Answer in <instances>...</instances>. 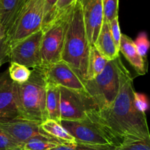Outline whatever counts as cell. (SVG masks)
Instances as JSON below:
<instances>
[{
  "label": "cell",
  "mask_w": 150,
  "mask_h": 150,
  "mask_svg": "<svg viewBox=\"0 0 150 150\" xmlns=\"http://www.w3.org/2000/svg\"><path fill=\"white\" fill-rule=\"evenodd\" d=\"M94 45L108 61L116 59L119 57V50L118 49L111 35L109 23L103 22L101 30Z\"/></svg>",
  "instance_id": "15"
},
{
  "label": "cell",
  "mask_w": 150,
  "mask_h": 150,
  "mask_svg": "<svg viewBox=\"0 0 150 150\" xmlns=\"http://www.w3.org/2000/svg\"><path fill=\"white\" fill-rule=\"evenodd\" d=\"M16 147L21 146L11 138L9 137L5 133L0 130V150H7Z\"/></svg>",
  "instance_id": "28"
},
{
  "label": "cell",
  "mask_w": 150,
  "mask_h": 150,
  "mask_svg": "<svg viewBox=\"0 0 150 150\" xmlns=\"http://www.w3.org/2000/svg\"><path fill=\"white\" fill-rule=\"evenodd\" d=\"M116 150H150V138L124 142Z\"/></svg>",
  "instance_id": "26"
},
{
  "label": "cell",
  "mask_w": 150,
  "mask_h": 150,
  "mask_svg": "<svg viewBox=\"0 0 150 150\" xmlns=\"http://www.w3.org/2000/svg\"><path fill=\"white\" fill-rule=\"evenodd\" d=\"M43 30H40L22 40L10 48L9 62L22 64L28 68L41 67V47Z\"/></svg>",
  "instance_id": "9"
},
{
  "label": "cell",
  "mask_w": 150,
  "mask_h": 150,
  "mask_svg": "<svg viewBox=\"0 0 150 150\" xmlns=\"http://www.w3.org/2000/svg\"><path fill=\"white\" fill-rule=\"evenodd\" d=\"M20 119L16 83L8 70L0 74V121Z\"/></svg>",
  "instance_id": "12"
},
{
  "label": "cell",
  "mask_w": 150,
  "mask_h": 150,
  "mask_svg": "<svg viewBox=\"0 0 150 150\" xmlns=\"http://www.w3.org/2000/svg\"><path fill=\"white\" fill-rule=\"evenodd\" d=\"M104 23H109L119 17V0H102Z\"/></svg>",
  "instance_id": "22"
},
{
  "label": "cell",
  "mask_w": 150,
  "mask_h": 150,
  "mask_svg": "<svg viewBox=\"0 0 150 150\" xmlns=\"http://www.w3.org/2000/svg\"><path fill=\"white\" fill-rule=\"evenodd\" d=\"M75 1H76V0H58V1L57 3V5H56V11L54 18L57 16H59L61 13H63V12L66 11L67 9H69Z\"/></svg>",
  "instance_id": "30"
},
{
  "label": "cell",
  "mask_w": 150,
  "mask_h": 150,
  "mask_svg": "<svg viewBox=\"0 0 150 150\" xmlns=\"http://www.w3.org/2000/svg\"><path fill=\"white\" fill-rule=\"evenodd\" d=\"M134 43L140 55L143 58L146 59L147 53L150 48V41L147 34L145 32H140L136 39L134 40Z\"/></svg>",
  "instance_id": "25"
},
{
  "label": "cell",
  "mask_w": 150,
  "mask_h": 150,
  "mask_svg": "<svg viewBox=\"0 0 150 150\" xmlns=\"http://www.w3.org/2000/svg\"><path fill=\"white\" fill-rule=\"evenodd\" d=\"M41 124L40 122L23 119L3 120L0 121V130L21 147L25 143L35 138H52L41 129Z\"/></svg>",
  "instance_id": "10"
},
{
  "label": "cell",
  "mask_w": 150,
  "mask_h": 150,
  "mask_svg": "<svg viewBox=\"0 0 150 150\" xmlns=\"http://www.w3.org/2000/svg\"><path fill=\"white\" fill-rule=\"evenodd\" d=\"M9 51H10V45L6 38L2 42H0V59H6L9 62Z\"/></svg>",
  "instance_id": "31"
},
{
  "label": "cell",
  "mask_w": 150,
  "mask_h": 150,
  "mask_svg": "<svg viewBox=\"0 0 150 150\" xmlns=\"http://www.w3.org/2000/svg\"><path fill=\"white\" fill-rule=\"evenodd\" d=\"M135 104L137 108L143 113H145L149 107V103L146 96L143 94L137 93L136 92L135 93Z\"/></svg>",
  "instance_id": "29"
},
{
  "label": "cell",
  "mask_w": 150,
  "mask_h": 150,
  "mask_svg": "<svg viewBox=\"0 0 150 150\" xmlns=\"http://www.w3.org/2000/svg\"><path fill=\"white\" fill-rule=\"evenodd\" d=\"M45 0H26L7 32L10 48L32 34L42 30Z\"/></svg>",
  "instance_id": "6"
},
{
  "label": "cell",
  "mask_w": 150,
  "mask_h": 150,
  "mask_svg": "<svg viewBox=\"0 0 150 150\" xmlns=\"http://www.w3.org/2000/svg\"><path fill=\"white\" fill-rule=\"evenodd\" d=\"M71 7L57 16L51 24L43 30L44 35L41 47V67H46L61 60Z\"/></svg>",
  "instance_id": "7"
},
{
  "label": "cell",
  "mask_w": 150,
  "mask_h": 150,
  "mask_svg": "<svg viewBox=\"0 0 150 150\" xmlns=\"http://www.w3.org/2000/svg\"><path fill=\"white\" fill-rule=\"evenodd\" d=\"M121 63L120 57L108 61L103 71L98 76L83 82L86 92L94 100L98 111L108 108L118 95Z\"/></svg>",
  "instance_id": "5"
},
{
  "label": "cell",
  "mask_w": 150,
  "mask_h": 150,
  "mask_svg": "<svg viewBox=\"0 0 150 150\" xmlns=\"http://www.w3.org/2000/svg\"><path fill=\"white\" fill-rule=\"evenodd\" d=\"M63 145L60 142L50 137H38L25 143L21 148L25 150H50Z\"/></svg>",
  "instance_id": "20"
},
{
  "label": "cell",
  "mask_w": 150,
  "mask_h": 150,
  "mask_svg": "<svg viewBox=\"0 0 150 150\" xmlns=\"http://www.w3.org/2000/svg\"><path fill=\"white\" fill-rule=\"evenodd\" d=\"M26 0H0V23L9 30Z\"/></svg>",
  "instance_id": "16"
},
{
  "label": "cell",
  "mask_w": 150,
  "mask_h": 150,
  "mask_svg": "<svg viewBox=\"0 0 150 150\" xmlns=\"http://www.w3.org/2000/svg\"><path fill=\"white\" fill-rule=\"evenodd\" d=\"M57 1L58 0H45L42 30L46 29L54 21Z\"/></svg>",
  "instance_id": "24"
},
{
  "label": "cell",
  "mask_w": 150,
  "mask_h": 150,
  "mask_svg": "<svg viewBox=\"0 0 150 150\" xmlns=\"http://www.w3.org/2000/svg\"><path fill=\"white\" fill-rule=\"evenodd\" d=\"M107 62L108 60L106 59L99 52L94 45H91L90 48L89 57H88L86 80L93 79L98 76L103 71Z\"/></svg>",
  "instance_id": "19"
},
{
  "label": "cell",
  "mask_w": 150,
  "mask_h": 150,
  "mask_svg": "<svg viewBox=\"0 0 150 150\" xmlns=\"http://www.w3.org/2000/svg\"><path fill=\"white\" fill-rule=\"evenodd\" d=\"M61 121L83 120L92 111H98L93 98L87 92L60 86Z\"/></svg>",
  "instance_id": "8"
},
{
  "label": "cell",
  "mask_w": 150,
  "mask_h": 150,
  "mask_svg": "<svg viewBox=\"0 0 150 150\" xmlns=\"http://www.w3.org/2000/svg\"><path fill=\"white\" fill-rule=\"evenodd\" d=\"M47 81L41 67L32 70L24 83H16L20 119L42 123L48 120L46 111Z\"/></svg>",
  "instance_id": "3"
},
{
  "label": "cell",
  "mask_w": 150,
  "mask_h": 150,
  "mask_svg": "<svg viewBox=\"0 0 150 150\" xmlns=\"http://www.w3.org/2000/svg\"><path fill=\"white\" fill-rule=\"evenodd\" d=\"M7 62H8V61H7V60H6V59H0V67H1V66L4 63Z\"/></svg>",
  "instance_id": "33"
},
{
  "label": "cell",
  "mask_w": 150,
  "mask_h": 150,
  "mask_svg": "<svg viewBox=\"0 0 150 150\" xmlns=\"http://www.w3.org/2000/svg\"><path fill=\"white\" fill-rule=\"evenodd\" d=\"M7 150H25V149H24L23 148H21V147H16V148H13V149H7Z\"/></svg>",
  "instance_id": "34"
},
{
  "label": "cell",
  "mask_w": 150,
  "mask_h": 150,
  "mask_svg": "<svg viewBox=\"0 0 150 150\" xmlns=\"http://www.w3.org/2000/svg\"><path fill=\"white\" fill-rule=\"evenodd\" d=\"M119 52L123 54L138 76H144L147 73L148 64L146 59L143 58L140 55L134 40L124 34L121 35Z\"/></svg>",
  "instance_id": "14"
},
{
  "label": "cell",
  "mask_w": 150,
  "mask_h": 150,
  "mask_svg": "<svg viewBox=\"0 0 150 150\" xmlns=\"http://www.w3.org/2000/svg\"><path fill=\"white\" fill-rule=\"evenodd\" d=\"M109 26H110V30L111 32V35L113 36L114 42L117 46L118 49L120 48L121 43V35L120 30V26H119V17H116V18L113 19V21L109 23Z\"/></svg>",
  "instance_id": "27"
},
{
  "label": "cell",
  "mask_w": 150,
  "mask_h": 150,
  "mask_svg": "<svg viewBox=\"0 0 150 150\" xmlns=\"http://www.w3.org/2000/svg\"><path fill=\"white\" fill-rule=\"evenodd\" d=\"M91 46L87 37L81 5L76 0L69 11L61 60L71 67L82 82L86 80Z\"/></svg>",
  "instance_id": "2"
},
{
  "label": "cell",
  "mask_w": 150,
  "mask_h": 150,
  "mask_svg": "<svg viewBox=\"0 0 150 150\" xmlns=\"http://www.w3.org/2000/svg\"><path fill=\"white\" fill-rule=\"evenodd\" d=\"M6 38H7V31L5 28L2 26V24L0 23V42H2Z\"/></svg>",
  "instance_id": "32"
},
{
  "label": "cell",
  "mask_w": 150,
  "mask_h": 150,
  "mask_svg": "<svg viewBox=\"0 0 150 150\" xmlns=\"http://www.w3.org/2000/svg\"><path fill=\"white\" fill-rule=\"evenodd\" d=\"M81 5L87 37L94 45L104 22L102 0H77Z\"/></svg>",
  "instance_id": "13"
},
{
  "label": "cell",
  "mask_w": 150,
  "mask_h": 150,
  "mask_svg": "<svg viewBox=\"0 0 150 150\" xmlns=\"http://www.w3.org/2000/svg\"><path fill=\"white\" fill-rule=\"evenodd\" d=\"M46 111L48 120L61 122L60 86L48 83L46 86Z\"/></svg>",
  "instance_id": "18"
},
{
  "label": "cell",
  "mask_w": 150,
  "mask_h": 150,
  "mask_svg": "<svg viewBox=\"0 0 150 150\" xmlns=\"http://www.w3.org/2000/svg\"><path fill=\"white\" fill-rule=\"evenodd\" d=\"M41 67L44 69L48 83L72 90L86 92L85 85L80 78L72 70L71 67L63 60L46 67Z\"/></svg>",
  "instance_id": "11"
},
{
  "label": "cell",
  "mask_w": 150,
  "mask_h": 150,
  "mask_svg": "<svg viewBox=\"0 0 150 150\" xmlns=\"http://www.w3.org/2000/svg\"><path fill=\"white\" fill-rule=\"evenodd\" d=\"M61 125L74 138L76 143L94 146H113L119 147V140L99 118L96 111L86 118L76 121H61Z\"/></svg>",
  "instance_id": "4"
},
{
  "label": "cell",
  "mask_w": 150,
  "mask_h": 150,
  "mask_svg": "<svg viewBox=\"0 0 150 150\" xmlns=\"http://www.w3.org/2000/svg\"><path fill=\"white\" fill-rule=\"evenodd\" d=\"M135 93L133 77L121 63L118 95L108 108L96 111L103 124L123 144L150 138L146 113L137 108Z\"/></svg>",
  "instance_id": "1"
},
{
  "label": "cell",
  "mask_w": 150,
  "mask_h": 150,
  "mask_svg": "<svg viewBox=\"0 0 150 150\" xmlns=\"http://www.w3.org/2000/svg\"><path fill=\"white\" fill-rule=\"evenodd\" d=\"M117 146H94L75 143L70 145H60L50 150H116Z\"/></svg>",
  "instance_id": "23"
},
{
  "label": "cell",
  "mask_w": 150,
  "mask_h": 150,
  "mask_svg": "<svg viewBox=\"0 0 150 150\" xmlns=\"http://www.w3.org/2000/svg\"><path fill=\"white\" fill-rule=\"evenodd\" d=\"M9 76L13 82L22 84L29 79L32 70L29 68L16 62H10L8 68Z\"/></svg>",
  "instance_id": "21"
},
{
  "label": "cell",
  "mask_w": 150,
  "mask_h": 150,
  "mask_svg": "<svg viewBox=\"0 0 150 150\" xmlns=\"http://www.w3.org/2000/svg\"><path fill=\"white\" fill-rule=\"evenodd\" d=\"M41 127L47 135L60 142L63 145L76 143L74 138L66 130L60 122L52 120H47L41 124Z\"/></svg>",
  "instance_id": "17"
}]
</instances>
